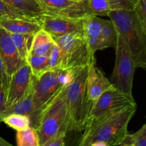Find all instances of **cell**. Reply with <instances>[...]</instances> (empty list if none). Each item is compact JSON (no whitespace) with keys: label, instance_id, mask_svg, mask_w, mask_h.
I'll list each match as a JSON object with an SVG mask.
<instances>
[{"label":"cell","instance_id":"obj_8","mask_svg":"<svg viewBox=\"0 0 146 146\" xmlns=\"http://www.w3.org/2000/svg\"><path fill=\"white\" fill-rule=\"evenodd\" d=\"M59 68L51 69L38 77L32 75L33 98L36 108L42 113L48 104L65 87L59 79Z\"/></svg>","mask_w":146,"mask_h":146},{"label":"cell","instance_id":"obj_3","mask_svg":"<svg viewBox=\"0 0 146 146\" xmlns=\"http://www.w3.org/2000/svg\"><path fill=\"white\" fill-rule=\"evenodd\" d=\"M88 69V66L80 68L74 81L63 90L69 115L70 131H84L89 118L93 102L87 92Z\"/></svg>","mask_w":146,"mask_h":146},{"label":"cell","instance_id":"obj_27","mask_svg":"<svg viewBox=\"0 0 146 146\" xmlns=\"http://www.w3.org/2000/svg\"><path fill=\"white\" fill-rule=\"evenodd\" d=\"M7 18H21V19H29L24 17L17 11H14L13 9L9 7L2 0H0V19Z\"/></svg>","mask_w":146,"mask_h":146},{"label":"cell","instance_id":"obj_4","mask_svg":"<svg viewBox=\"0 0 146 146\" xmlns=\"http://www.w3.org/2000/svg\"><path fill=\"white\" fill-rule=\"evenodd\" d=\"M63 90L54 97L41 113L36 129L39 146H44L50 138L60 131H70L69 115Z\"/></svg>","mask_w":146,"mask_h":146},{"label":"cell","instance_id":"obj_29","mask_svg":"<svg viewBox=\"0 0 146 146\" xmlns=\"http://www.w3.org/2000/svg\"><path fill=\"white\" fill-rule=\"evenodd\" d=\"M134 146H146V123L137 132L132 134Z\"/></svg>","mask_w":146,"mask_h":146},{"label":"cell","instance_id":"obj_11","mask_svg":"<svg viewBox=\"0 0 146 146\" xmlns=\"http://www.w3.org/2000/svg\"><path fill=\"white\" fill-rule=\"evenodd\" d=\"M45 14H56L75 19H83L90 15L86 0H37Z\"/></svg>","mask_w":146,"mask_h":146},{"label":"cell","instance_id":"obj_21","mask_svg":"<svg viewBox=\"0 0 146 146\" xmlns=\"http://www.w3.org/2000/svg\"><path fill=\"white\" fill-rule=\"evenodd\" d=\"M102 39L104 48H115L118 39V31L114 23L110 20H104L102 27Z\"/></svg>","mask_w":146,"mask_h":146},{"label":"cell","instance_id":"obj_17","mask_svg":"<svg viewBox=\"0 0 146 146\" xmlns=\"http://www.w3.org/2000/svg\"><path fill=\"white\" fill-rule=\"evenodd\" d=\"M0 26L9 33L29 35H34L42 29L40 19H1Z\"/></svg>","mask_w":146,"mask_h":146},{"label":"cell","instance_id":"obj_34","mask_svg":"<svg viewBox=\"0 0 146 146\" xmlns=\"http://www.w3.org/2000/svg\"><path fill=\"white\" fill-rule=\"evenodd\" d=\"M73 1H81V0H73Z\"/></svg>","mask_w":146,"mask_h":146},{"label":"cell","instance_id":"obj_33","mask_svg":"<svg viewBox=\"0 0 146 146\" xmlns=\"http://www.w3.org/2000/svg\"><path fill=\"white\" fill-rule=\"evenodd\" d=\"M126 1H129L130 3H131V4H134V5H135V4L137 3V1H138V0H126Z\"/></svg>","mask_w":146,"mask_h":146},{"label":"cell","instance_id":"obj_7","mask_svg":"<svg viewBox=\"0 0 146 146\" xmlns=\"http://www.w3.org/2000/svg\"><path fill=\"white\" fill-rule=\"evenodd\" d=\"M135 105L136 103L133 96L122 92L113 85L93 104L86 125L98 122Z\"/></svg>","mask_w":146,"mask_h":146},{"label":"cell","instance_id":"obj_15","mask_svg":"<svg viewBox=\"0 0 146 146\" xmlns=\"http://www.w3.org/2000/svg\"><path fill=\"white\" fill-rule=\"evenodd\" d=\"M113 84L104 73L96 66V63L88 65L87 75V92L90 101L94 104Z\"/></svg>","mask_w":146,"mask_h":146},{"label":"cell","instance_id":"obj_23","mask_svg":"<svg viewBox=\"0 0 146 146\" xmlns=\"http://www.w3.org/2000/svg\"><path fill=\"white\" fill-rule=\"evenodd\" d=\"M10 35L18 50L21 58L23 60H26L29 54L34 35L15 34V33H10Z\"/></svg>","mask_w":146,"mask_h":146},{"label":"cell","instance_id":"obj_9","mask_svg":"<svg viewBox=\"0 0 146 146\" xmlns=\"http://www.w3.org/2000/svg\"><path fill=\"white\" fill-rule=\"evenodd\" d=\"M42 29L52 36L77 34L83 36L82 19L45 14L40 17Z\"/></svg>","mask_w":146,"mask_h":146},{"label":"cell","instance_id":"obj_10","mask_svg":"<svg viewBox=\"0 0 146 146\" xmlns=\"http://www.w3.org/2000/svg\"><path fill=\"white\" fill-rule=\"evenodd\" d=\"M31 68L24 60L19 68L11 76L9 86L7 91V108L16 104L24 98L29 91L31 84Z\"/></svg>","mask_w":146,"mask_h":146},{"label":"cell","instance_id":"obj_5","mask_svg":"<svg viewBox=\"0 0 146 146\" xmlns=\"http://www.w3.org/2000/svg\"><path fill=\"white\" fill-rule=\"evenodd\" d=\"M61 51V68H80L96 63L82 35L66 34L52 36Z\"/></svg>","mask_w":146,"mask_h":146},{"label":"cell","instance_id":"obj_31","mask_svg":"<svg viewBox=\"0 0 146 146\" xmlns=\"http://www.w3.org/2000/svg\"><path fill=\"white\" fill-rule=\"evenodd\" d=\"M7 93L0 88V111H2L7 108Z\"/></svg>","mask_w":146,"mask_h":146},{"label":"cell","instance_id":"obj_12","mask_svg":"<svg viewBox=\"0 0 146 146\" xmlns=\"http://www.w3.org/2000/svg\"><path fill=\"white\" fill-rule=\"evenodd\" d=\"M11 114H21L27 115L30 119V127H32L36 130L38 128L41 113L36 109L34 104L32 84H31L29 91L24 98L11 106L7 107L4 111H0V123L2 122L3 119L7 115Z\"/></svg>","mask_w":146,"mask_h":146},{"label":"cell","instance_id":"obj_13","mask_svg":"<svg viewBox=\"0 0 146 146\" xmlns=\"http://www.w3.org/2000/svg\"><path fill=\"white\" fill-rule=\"evenodd\" d=\"M104 20L98 16L92 14L82 19L83 37L93 56H95L97 51L104 49L101 34Z\"/></svg>","mask_w":146,"mask_h":146},{"label":"cell","instance_id":"obj_24","mask_svg":"<svg viewBox=\"0 0 146 146\" xmlns=\"http://www.w3.org/2000/svg\"><path fill=\"white\" fill-rule=\"evenodd\" d=\"M6 125L15 131H21L30 127V119L27 115L21 114H11L3 119Z\"/></svg>","mask_w":146,"mask_h":146},{"label":"cell","instance_id":"obj_18","mask_svg":"<svg viewBox=\"0 0 146 146\" xmlns=\"http://www.w3.org/2000/svg\"><path fill=\"white\" fill-rule=\"evenodd\" d=\"M9 7L24 17L40 19L45 14L44 9L37 0H2Z\"/></svg>","mask_w":146,"mask_h":146},{"label":"cell","instance_id":"obj_19","mask_svg":"<svg viewBox=\"0 0 146 146\" xmlns=\"http://www.w3.org/2000/svg\"><path fill=\"white\" fill-rule=\"evenodd\" d=\"M54 40L52 36L41 29L33 36L29 54L34 56H48Z\"/></svg>","mask_w":146,"mask_h":146},{"label":"cell","instance_id":"obj_6","mask_svg":"<svg viewBox=\"0 0 146 146\" xmlns=\"http://www.w3.org/2000/svg\"><path fill=\"white\" fill-rule=\"evenodd\" d=\"M115 48V66L110 81L120 91L133 96V83L137 67L126 41L118 32Z\"/></svg>","mask_w":146,"mask_h":146},{"label":"cell","instance_id":"obj_16","mask_svg":"<svg viewBox=\"0 0 146 146\" xmlns=\"http://www.w3.org/2000/svg\"><path fill=\"white\" fill-rule=\"evenodd\" d=\"M89 14L108 17L110 13L119 10L133 9L135 5L126 0H86Z\"/></svg>","mask_w":146,"mask_h":146},{"label":"cell","instance_id":"obj_20","mask_svg":"<svg viewBox=\"0 0 146 146\" xmlns=\"http://www.w3.org/2000/svg\"><path fill=\"white\" fill-rule=\"evenodd\" d=\"M26 61L29 65L31 74L34 76H39L50 70L48 56H34L29 54Z\"/></svg>","mask_w":146,"mask_h":146},{"label":"cell","instance_id":"obj_22","mask_svg":"<svg viewBox=\"0 0 146 146\" xmlns=\"http://www.w3.org/2000/svg\"><path fill=\"white\" fill-rule=\"evenodd\" d=\"M16 141L18 146H39L38 133L32 127L17 131Z\"/></svg>","mask_w":146,"mask_h":146},{"label":"cell","instance_id":"obj_30","mask_svg":"<svg viewBox=\"0 0 146 146\" xmlns=\"http://www.w3.org/2000/svg\"><path fill=\"white\" fill-rule=\"evenodd\" d=\"M134 9L139 16L146 29V0H138L135 4Z\"/></svg>","mask_w":146,"mask_h":146},{"label":"cell","instance_id":"obj_14","mask_svg":"<svg viewBox=\"0 0 146 146\" xmlns=\"http://www.w3.org/2000/svg\"><path fill=\"white\" fill-rule=\"evenodd\" d=\"M0 56L2 58L7 71L12 75L21 65L23 61L13 41L10 33L0 26Z\"/></svg>","mask_w":146,"mask_h":146},{"label":"cell","instance_id":"obj_1","mask_svg":"<svg viewBox=\"0 0 146 146\" xmlns=\"http://www.w3.org/2000/svg\"><path fill=\"white\" fill-rule=\"evenodd\" d=\"M137 109V105L86 126L80 139V146L119 145L128 133V125Z\"/></svg>","mask_w":146,"mask_h":146},{"label":"cell","instance_id":"obj_25","mask_svg":"<svg viewBox=\"0 0 146 146\" xmlns=\"http://www.w3.org/2000/svg\"><path fill=\"white\" fill-rule=\"evenodd\" d=\"M49 67L50 70L59 68L61 62V51L60 47L54 41L52 48L51 50L49 55Z\"/></svg>","mask_w":146,"mask_h":146},{"label":"cell","instance_id":"obj_26","mask_svg":"<svg viewBox=\"0 0 146 146\" xmlns=\"http://www.w3.org/2000/svg\"><path fill=\"white\" fill-rule=\"evenodd\" d=\"M10 80L11 76L9 74L5 64L0 56V88L7 93L9 86Z\"/></svg>","mask_w":146,"mask_h":146},{"label":"cell","instance_id":"obj_32","mask_svg":"<svg viewBox=\"0 0 146 146\" xmlns=\"http://www.w3.org/2000/svg\"><path fill=\"white\" fill-rule=\"evenodd\" d=\"M0 146H11V144L0 137Z\"/></svg>","mask_w":146,"mask_h":146},{"label":"cell","instance_id":"obj_28","mask_svg":"<svg viewBox=\"0 0 146 146\" xmlns=\"http://www.w3.org/2000/svg\"><path fill=\"white\" fill-rule=\"evenodd\" d=\"M67 131H61L50 138L44 146H64Z\"/></svg>","mask_w":146,"mask_h":146},{"label":"cell","instance_id":"obj_2","mask_svg":"<svg viewBox=\"0 0 146 146\" xmlns=\"http://www.w3.org/2000/svg\"><path fill=\"white\" fill-rule=\"evenodd\" d=\"M108 17L126 41L137 68L146 71V29L135 10L111 11Z\"/></svg>","mask_w":146,"mask_h":146}]
</instances>
